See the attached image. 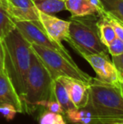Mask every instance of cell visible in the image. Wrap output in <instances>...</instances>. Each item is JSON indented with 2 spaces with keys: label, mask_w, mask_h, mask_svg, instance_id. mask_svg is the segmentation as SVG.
Returning a JSON list of instances; mask_svg holds the SVG:
<instances>
[{
  "label": "cell",
  "mask_w": 123,
  "mask_h": 124,
  "mask_svg": "<svg viewBox=\"0 0 123 124\" xmlns=\"http://www.w3.org/2000/svg\"><path fill=\"white\" fill-rule=\"evenodd\" d=\"M16 113H18L17 110L15 109L14 106H11V105H3V106H0V114L3 115V117L8 121L13 119Z\"/></svg>",
  "instance_id": "23"
},
{
  "label": "cell",
  "mask_w": 123,
  "mask_h": 124,
  "mask_svg": "<svg viewBox=\"0 0 123 124\" xmlns=\"http://www.w3.org/2000/svg\"><path fill=\"white\" fill-rule=\"evenodd\" d=\"M65 118L71 124H102L94 114L84 108H72L64 114Z\"/></svg>",
  "instance_id": "13"
},
{
  "label": "cell",
  "mask_w": 123,
  "mask_h": 124,
  "mask_svg": "<svg viewBox=\"0 0 123 124\" xmlns=\"http://www.w3.org/2000/svg\"><path fill=\"white\" fill-rule=\"evenodd\" d=\"M32 50V49H31ZM54 80L36 54L31 51L30 65L25 83V91L22 99L24 113L34 114L42 108L45 102L54 100Z\"/></svg>",
  "instance_id": "3"
},
{
  "label": "cell",
  "mask_w": 123,
  "mask_h": 124,
  "mask_svg": "<svg viewBox=\"0 0 123 124\" xmlns=\"http://www.w3.org/2000/svg\"><path fill=\"white\" fill-rule=\"evenodd\" d=\"M113 124H123V123H113Z\"/></svg>",
  "instance_id": "27"
},
{
  "label": "cell",
  "mask_w": 123,
  "mask_h": 124,
  "mask_svg": "<svg viewBox=\"0 0 123 124\" xmlns=\"http://www.w3.org/2000/svg\"><path fill=\"white\" fill-rule=\"evenodd\" d=\"M102 10L123 23V0H100Z\"/></svg>",
  "instance_id": "18"
},
{
  "label": "cell",
  "mask_w": 123,
  "mask_h": 124,
  "mask_svg": "<svg viewBox=\"0 0 123 124\" xmlns=\"http://www.w3.org/2000/svg\"><path fill=\"white\" fill-rule=\"evenodd\" d=\"M84 58L93 68L99 80L107 84L121 85L122 78L109 56L94 54L84 56Z\"/></svg>",
  "instance_id": "8"
},
{
  "label": "cell",
  "mask_w": 123,
  "mask_h": 124,
  "mask_svg": "<svg viewBox=\"0 0 123 124\" xmlns=\"http://www.w3.org/2000/svg\"><path fill=\"white\" fill-rule=\"evenodd\" d=\"M121 85H122V89H123V78L121 79Z\"/></svg>",
  "instance_id": "26"
},
{
  "label": "cell",
  "mask_w": 123,
  "mask_h": 124,
  "mask_svg": "<svg viewBox=\"0 0 123 124\" xmlns=\"http://www.w3.org/2000/svg\"><path fill=\"white\" fill-rule=\"evenodd\" d=\"M39 12L52 15L66 10V3L62 0H33Z\"/></svg>",
  "instance_id": "15"
},
{
  "label": "cell",
  "mask_w": 123,
  "mask_h": 124,
  "mask_svg": "<svg viewBox=\"0 0 123 124\" xmlns=\"http://www.w3.org/2000/svg\"><path fill=\"white\" fill-rule=\"evenodd\" d=\"M16 29L21 33V35L30 43L38 46L47 47L60 52L62 55L72 60V57L68 53L62 44H58L56 41L51 40L47 36L45 31L40 26L30 21H14Z\"/></svg>",
  "instance_id": "6"
},
{
  "label": "cell",
  "mask_w": 123,
  "mask_h": 124,
  "mask_svg": "<svg viewBox=\"0 0 123 124\" xmlns=\"http://www.w3.org/2000/svg\"><path fill=\"white\" fill-rule=\"evenodd\" d=\"M14 29L15 25L13 19L7 11L3 0H0V38L4 39Z\"/></svg>",
  "instance_id": "16"
},
{
  "label": "cell",
  "mask_w": 123,
  "mask_h": 124,
  "mask_svg": "<svg viewBox=\"0 0 123 124\" xmlns=\"http://www.w3.org/2000/svg\"><path fill=\"white\" fill-rule=\"evenodd\" d=\"M100 14H102V15L106 18V20L110 22V25H112L116 37H118L119 39L123 41V23L122 22L120 21L119 20H117V19L115 18L114 16H112L110 14L103 11V10H102V12Z\"/></svg>",
  "instance_id": "20"
},
{
  "label": "cell",
  "mask_w": 123,
  "mask_h": 124,
  "mask_svg": "<svg viewBox=\"0 0 123 124\" xmlns=\"http://www.w3.org/2000/svg\"><path fill=\"white\" fill-rule=\"evenodd\" d=\"M98 27L102 42L106 46H108L110 43L116 37V33L114 31L112 25L102 14H100V18L98 20Z\"/></svg>",
  "instance_id": "17"
},
{
  "label": "cell",
  "mask_w": 123,
  "mask_h": 124,
  "mask_svg": "<svg viewBox=\"0 0 123 124\" xmlns=\"http://www.w3.org/2000/svg\"><path fill=\"white\" fill-rule=\"evenodd\" d=\"M4 69V50H3V39L0 38V72Z\"/></svg>",
  "instance_id": "25"
},
{
  "label": "cell",
  "mask_w": 123,
  "mask_h": 124,
  "mask_svg": "<svg viewBox=\"0 0 123 124\" xmlns=\"http://www.w3.org/2000/svg\"><path fill=\"white\" fill-rule=\"evenodd\" d=\"M87 109L102 124L123 123V89L121 85L107 84L93 78L89 83Z\"/></svg>",
  "instance_id": "2"
},
{
  "label": "cell",
  "mask_w": 123,
  "mask_h": 124,
  "mask_svg": "<svg viewBox=\"0 0 123 124\" xmlns=\"http://www.w3.org/2000/svg\"><path fill=\"white\" fill-rule=\"evenodd\" d=\"M53 94H54L55 100L61 105L62 108L63 109L64 114L67 111L75 107L73 103L71 101L68 91L67 90V87H66L62 78H58V79L54 80Z\"/></svg>",
  "instance_id": "14"
},
{
  "label": "cell",
  "mask_w": 123,
  "mask_h": 124,
  "mask_svg": "<svg viewBox=\"0 0 123 124\" xmlns=\"http://www.w3.org/2000/svg\"><path fill=\"white\" fill-rule=\"evenodd\" d=\"M66 10L71 13V17H85L100 15L102 7L100 0H67Z\"/></svg>",
  "instance_id": "12"
},
{
  "label": "cell",
  "mask_w": 123,
  "mask_h": 124,
  "mask_svg": "<svg viewBox=\"0 0 123 124\" xmlns=\"http://www.w3.org/2000/svg\"><path fill=\"white\" fill-rule=\"evenodd\" d=\"M3 3L14 21H30L43 29L33 0H3Z\"/></svg>",
  "instance_id": "7"
},
{
  "label": "cell",
  "mask_w": 123,
  "mask_h": 124,
  "mask_svg": "<svg viewBox=\"0 0 123 124\" xmlns=\"http://www.w3.org/2000/svg\"><path fill=\"white\" fill-rule=\"evenodd\" d=\"M31 49L46 67L53 80L61 77L72 78L89 84L92 77L80 69L73 60H69L60 52L36 44H30Z\"/></svg>",
  "instance_id": "5"
},
{
  "label": "cell",
  "mask_w": 123,
  "mask_h": 124,
  "mask_svg": "<svg viewBox=\"0 0 123 124\" xmlns=\"http://www.w3.org/2000/svg\"><path fill=\"white\" fill-rule=\"evenodd\" d=\"M40 20L43 30L47 36L58 44H62V41L68 38L69 34V20H64L53 16L51 15L39 12Z\"/></svg>",
  "instance_id": "9"
},
{
  "label": "cell",
  "mask_w": 123,
  "mask_h": 124,
  "mask_svg": "<svg viewBox=\"0 0 123 124\" xmlns=\"http://www.w3.org/2000/svg\"><path fill=\"white\" fill-rule=\"evenodd\" d=\"M3 105H11L18 113H24L21 100L4 69L0 72V106Z\"/></svg>",
  "instance_id": "11"
},
{
  "label": "cell",
  "mask_w": 123,
  "mask_h": 124,
  "mask_svg": "<svg viewBox=\"0 0 123 124\" xmlns=\"http://www.w3.org/2000/svg\"><path fill=\"white\" fill-rule=\"evenodd\" d=\"M4 70L20 100L25 95L26 77L30 65V43L16 29L3 39Z\"/></svg>",
  "instance_id": "1"
},
{
  "label": "cell",
  "mask_w": 123,
  "mask_h": 124,
  "mask_svg": "<svg viewBox=\"0 0 123 124\" xmlns=\"http://www.w3.org/2000/svg\"><path fill=\"white\" fill-rule=\"evenodd\" d=\"M42 108H45L46 111H49L53 113H58V114H62L64 116V111L62 108L61 105L56 101V100H50L43 104Z\"/></svg>",
  "instance_id": "22"
},
{
  "label": "cell",
  "mask_w": 123,
  "mask_h": 124,
  "mask_svg": "<svg viewBox=\"0 0 123 124\" xmlns=\"http://www.w3.org/2000/svg\"><path fill=\"white\" fill-rule=\"evenodd\" d=\"M68 91L69 96L76 108L87 106L89 98V84L72 78L61 77Z\"/></svg>",
  "instance_id": "10"
},
{
  "label": "cell",
  "mask_w": 123,
  "mask_h": 124,
  "mask_svg": "<svg viewBox=\"0 0 123 124\" xmlns=\"http://www.w3.org/2000/svg\"><path fill=\"white\" fill-rule=\"evenodd\" d=\"M62 1H67V0H62Z\"/></svg>",
  "instance_id": "28"
},
{
  "label": "cell",
  "mask_w": 123,
  "mask_h": 124,
  "mask_svg": "<svg viewBox=\"0 0 123 124\" xmlns=\"http://www.w3.org/2000/svg\"><path fill=\"white\" fill-rule=\"evenodd\" d=\"M38 119L40 124H67L62 114L53 113L46 110L40 114Z\"/></svg>",
  "instance_id": "19"
},
{
  "label": "cell",
  "mask_w": 123,
  "mask_h": 124,
  "mask_svg": "<svg viewBox=\"0 0 123 124\" xmlns=\"http://www.w3.org/2000/svg\"><path fill=\"white\" fill-rule=\"evenodd\" d=\"M111 61L114 65H115L119 75L122 78H123V53L120 54L118 56H112Z\"/></svg>",
  "instance_id": "24"
},
{
  "label": "cell",
  "mask_w": 123,
  "mask_h": 124,
  "mask_svg": "<svg viewBox=\"0 0 123 124\" xmlns=\"http://www.w3.org/2000/svg\"><path fill=\"white\" fill-rule=\"evenodd\" d=\"M100 15L76 17L69 20L67 43L83 57L88 55L109 56L107 46L100 36L98 20Z\"/></svg>",
  "instance_id": "4"
},
{
  "label": "cell",
  "mask_w": 123,
  "mask_h": 124,
  "mask_svg": "<svg viewBox=\"0 0 123 124\" xmlns=\"http://www.w3.org/2000/svg\"><path fill=\"white\" fill-rule=\"evenodd\" d=\"M107 49H108L109 54L111 57L120 55L123 53V41L119 39L118 37H116L107 46Z\"/></svg>",
  "instance_id": "21"
}]
</instances>
